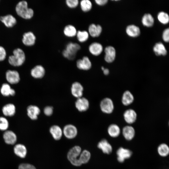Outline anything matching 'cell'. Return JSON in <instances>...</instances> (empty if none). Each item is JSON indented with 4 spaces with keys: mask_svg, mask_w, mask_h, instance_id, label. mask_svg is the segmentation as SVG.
I'll return each mask as SVG.
<instances>
[{
    "mask_svg": "<svg viewBox=\"0 0 169 169\" xmlns=\"http://www.w3.org/2000/svg\"><path fill=\"white\" fill-rule=\"evenodd\" d=\"M15 10L19 16L26 20L32 18L34 14L33 10L28 7V3L24 0L20 1L17 3Z\"/></svg>",
    "mask_w": 169,
    "mask_h": 169,
    "instance_id": "obj_1",
    "label": "cell"
},
{
    "mask_svg": "<svg viewBox=\"0 0 169 169\" xmlns=\"http://www.w3.org/2000/svg\"><path fill=\"white\" fill-rule=\"evenodd\" d=\"M25 59V54L24 51L20 48H17L13 50V54L9 57L8 62L12 66L18 67L23 64Z\"/></svg>",
    "mask_w": 169,
    "mask_h": 169,
    "instance_id": "obj_2",
    "label": "cell"
},
{
    "mask_svg": "<svg viewBox=\"0 0 169 169\" xmlns=\"http://www.w3.org/2000/svg\"><path fill=\"white\" fill-rule=\"evenodd\" d=\"M80 49L81 47L78 44L70 42L66 45L65 49L62 52V54L65 58L69 60H73Z\"/></svg>",
    "mask_w": 169,
    "mask_h": 169,
    "instance_id": "obj_3",
    "label": "cell"
},
{
    "mask_svg": "<svg viewBox=\"0 0 169 169\" xmlns=\"http://www.w3.org/2000/svg\"><path fill=\"white\" fill-rule=\"evenodd\" d=\"M81 151V147L79 146H75L69 150L67 154V158L73 165L79 166L82 165L79 160Z\"/></svg>",
    "mask_w": 169,
    "mask_h": 169,
    "instance_id": "obj_4",
    "label": "cell"
},
{
    "mask_svg": "<svg viewBox=\"0 0 169 169\" xmlns=\"http://www.w3.org/2000/svg\"><path fill=\"white\" fill-rule=\"evenodd\" d=\"M100 108L104 113L109 114L112 113L114 109V105L112 100L109 97L103 99L100 103Z\"/></svg>",
    "mask_w": 169,
    "mask_h": 169,
    "instance_id": "obj_5",
    "label": "cell"
},
{
    "mask_svg": "<svg viewBox=\"0 0 169 169\" xmlns=\"http://www.w3.org/2000/svg\"><path fill=\"white\" fill-rule=\"evenodd\" d=\"M116 154L118 161L120 163H123L125 160L131 157L132 152L129 149L121 147L117 150Z\"/></svg>",
    "mask_w": 169,
    "mask_h": 169,
    "instance_id": "obj_6",
    "label": "cell"
},
{
    "mask_svg": "<svg viewBox=\"0 0 169 169\" xmlns=\"http://www.w3.org/2000/svg\"><path fill=\"white\" fill-rule=\"evenodd\" d=\"M63 130V134L65 137L69 139L74 138L78 133V130L74 125L69 124L65 125Z\"/></svg>",
    "mask_w": 169,
    "mask_h": 169,
    "instance_id": "obj_7",
    "label": "cell"
},
{
    "mask_svg": "<svg viewBox=\"0 0 169 169\" xmlns=\"http://www.w3.org/2000/svg\"><path fill=\"white\" fill-rule=\"evenodd\" d=\"M76 65L80 70H88L91 68L92 64L90 58L87 56H84L77 60Z\"/></svg>",
    "mask_w": 169,
    "mask_h": 169,
    "instance_id": "obj_8",
    "label": "cell"
},
{
    "mask_svg": "<svg viewBox=\"0 0 169 169\" xmlns=\"http://www.w3.org/2000/svg\"><path fill=\"white\" fill-rule=\"evenodd\" d=\"M22 42L23 44L27 46H31L35 43L36 37L31 31L25 33L23 35Z\"/></svg>",
    "mask_w": 169,
    "mask_h": 169,
    "instance_id": "obj_9",
    "label": "cell"
},
{
    "mask_svg": "<svg viewBox=\"0 0 169 169\" xmlns=\"http://www.w3.org/2000/svg\"><path fill=\"white\" fill-rule=\"evenodd\" d=\"M123 116L125 122L129 125L134 123L137 120V113L132 109L126 110L124 112Z\"/></svg>",
    "mask_w": 169,
    "mask_h": 169,
    "instance_id": "obj_10",
    "label": "cell"
},
{
    "mask_svg": "<svg viewBox=\"0 0 169 169\" xmlns=\"http://www.w3.org/2000/svg\"><path fill=\"white\" fill-rule=\"evenodd\" d=\"M75 105L79 111L83 112L88 110L89 107L90 103L87 99L82 97L77 98L75 102Z\"/></svg>",
    "mask_w": 169,
    "mask_h": 169,
    "instance_id": "obj_11",
    "label": "cell"
},
{
    "mask_svg": "<svg viewBox=\"0 0 169 169\" xmlns=\"http://www.w3.org/2000/svg\"><path fill=\"white\" fill-rule=\"evenodd\" d=\"M6 78L7 81L12 84L18 83L20 80L19 74L15 70H7L6 73Z\"/></svg>",
    "mask_w": 169,
    "mask_h": 169,
    "instance_id": "obj_12",
    "label": "cell"
},
{
    "mask_svg": "<svg viewBox=\"0 0 169 169\" xmlns=\"http://www.w3.org/2000/svg\"><path fill=\"white\" fill-rule=\"evenodd\" d=\"M0 21L7 27L11 28L13 27L17 23V21L13 15L8 14L0 17Z\"/></svg>",
    "mask_w": 169,
    "mask_h": 169,
    "instance_id": "obj_13",
    "label": "cell"
},
{
    "mask_svg": "<svg viewBox=\"0 0 169 169\" xmlns=\"http://www.w3.org/2000/svg\"><path fill=\"white\" fill-rule=\"evenodd\" d=\"M104 52L105 61L108 63L113 62L116 56V51L115 48L112 46H108L105 49Z\"/></svg>",
    "mask_w": 169,
    "mask_h": 169,
    "instance_id": "obj_14",
    "label": "cell"
},
{
    "mask_svg": "<svg viewBox=\"0 0 169 169\" xmlns=\"http://www.w3.org/2000/svg\"><path fill=\"white\" fill-rule=\"evenodd\" d=\"M84 88L79 82H75L72 84L71 91L72 95L77 98L82 97L83 94Z\"/></svg>",
    "mask_w": 169,
    "mask_h": 169,
    "instance_id": "obj_15",
    "label": "cell"
},
{
    "mask_svg": "<svg viewBox=\"0 0 169 169\" xmlns=\"http://www.w3.org/2000/svg\"><path fill=\"white\" fill-rule=\"evenodd\" d=\"M122 133L126 140L130 141L134 138L136 132L134 128L131 125H129L123 127L122 130Z\"/></svg>",
    "mask_w": 169,
    "mask_h": 169,
    "instance_id": "obj_16",
    "label": "cell"
},
{
    "mask_svg": "<svg viewBox=\"0 0 169 169\" xmlns=\"http://www.w3.org/2000/svg\"><path fill=\"white\" fill-rule=\"evenodd\" d=\"M103 50L102 45L97 42H93L90 44L88 47L90 53L94 56H98L102 53Z\"/></svg>",
    "mask_w": 169,
    "mask_h": 169,
    "instance_id": "obj_17",
    "label": "cell"
},
{
    "mask_svg": "<svg viewBox=\"0 0 169 169\" xmlns=\"http://www.w3.org/2000/svg\"><path fill=\"white\" fill-rule=\"evenodd\" d=\"M97 146L104 153L107 154L111 153L113 150L111 145L105 139H103L100 141L98 143Z\"/></svg>",
    "mask_w": 169,
    "mask_h": 169,
    "instance_id": "obj_18",
    "label": "cell"
},
{
    "mask_svg": "<svg viewBox=\"0 0 169 169\" xmlns=\"http://www.w3.org/2000/svg\"><path fill=\"white\" fill-rule=\"evenodd\" d=\"M102 30V27L100 25L91 23L89 26L88 32L91 37L96 38L99 37L100 35Z\"/></svg>",
    "mask_w": 169,
    "mask_h": 169,
    "instance_id": "obj_19",
    "label": "cell"
},
{
    "mask_svg": "<svg viewBox=\"0 0 169 169\" xmlns=\"http://www.w3.org/2000/svg\"><path fill=\"white\" fill-rule=\"evenodd\" d=\"M3 137L5 142L8 144L14 145L17 140L16 134L10 130L6 131L3 134Z\"/></svg>",
    "mask_w": 169,
    "mask_h": 169,
    "instance_id": "obj_20",
    "label": "cell"
},
{
    "mask_svg": "<svg viewBox=\"0 0 169 169\" xmlns=\"http://www.w3.org/2000/svg\"><path fill=\"white\" fill-rule=\"evenodd\" d=\"M45 70L44 67L41 65H37L33 68L31 70V74L34 78L40 79L44 75Z\"/></svg>",
    "mask_w": 169,
    "mask_h": 169,
    "instance_id": "obj_21",
    "label": "cell"
},
{
    "mask_svg": "<svg viewBox=\"0 0 169 169\" xmlns=\"http://www.w3.org/2000/svg\"><path fill=\"white\" fill-rule=\"evenodd\" d=\"M49 132L54 139L56 141L60 140L63 135V130L59 125H54L49 129Z\"/></svg>",
    "mask_w": 169,
    "mask_h": 169,
    "instance_id": "obj_22",
    "label": "cell"
},
{
    "mask_svg": "<svg viewBox=\"0 0 169 169\" xmlns=\"http://www.w3.org/2000/svg\"><path fill=\"white\" fill-rule=\"evenodd\" d=\"M40 112L39 108L36 105H30L27 108V115L32 120L37 119Z\"/></svg>",
    "mask_w": 169,
    "mask_h": 169,
    "instance_id": "obj_23",
    "label": "cell"
},
{
    "mask_svg": "<svg viewBox=\"0 0 169 169\" xmlns=\"http://www.w3.org/2000/svg\"><path fill=\"white\" fill-rule=\"evenodd\" d=\"M134 97L132 93L129 90L125 91L123 93L121 97V102L125 106L130 105L133 103Z\"/></svg>",
    "mask_w": 169,
    "mask_h": 169,
    "instance_id": "obj_24",
    "label": "cell"
},
{
    "mask_svg": "<svg viewBox=\"0 0 169 169\" xmlns=\"http://www.w3.org/2000/svg\"><path fill=\"white\" fill-rule=\"evenodd\" d=\"M120 127L117 124H112L110 125L107 128V132L109 136L112 138H116L121 133Z\"/></svg>",
    "mask_w": 169,
    "mask_h": 169,
    "instance_id": "obj_25",
    "label": "cell"
},
{
    "mask_svg": "<svg viewBox=\"0 0 169 169\" xmlns=\"http://www.w3.org/2000/svg\"><path fill=\"white\" fill-rule=\"evenodd\" d=\"M15 154L21 158H25L27 154V149L26 146L21 144L16 145L13 148Z\"/></svg>",
    "mask_w": 169,
    "mask_h": 169,
    "instance_id": "obj_26",
    "label": "cell"
},
{
    "mask_svg": "<svg viewBox=\"0 0 169 169\" xmlns=\"http://www.w3.org/2000/svg\"><path fill=\"white\" fill-rule=\"evenodd\" d=\"M126 32L130 37H136L140 34V30L139 27L135 25H130L126 28Z\"/></svg>",
    "mask_w": 169,
    "mask_h": 169,
    "instance_id": "obj_27",
    "label": "cell"
},
{
    "mask_svg": "<svg viewBox=\"0 0 169 169\" xmlns=\"http://www.w3.org/2000/svg\"><path fill=\"white\" fill-rule=\"evenodd\" d=\"M63 33L68 38H73L76 36L77 31L75 27L71 24H68L64 28Z\"/></svg>",
    "mask_w": 169,
    "mask_h": 169,
    "instance_id": "obj_28",
    "label": "cell"
},
{
    "mask_svg": "<svg viewBox=\"0 0 169 169\" xmlns=\"http://www.w3.org/2000/svg\"><path fill=\"white\" fill-rule=\"evenodd\" d=\"M2 111L5 116H12L14 115L15 113L16 107L13 104H8L3 106Z\"/></svg>",
    "mask_w": 169,
    "mask_h": 169,
    "instance_id": "obj_29",
    "label": "cell"
},
{
    "mask_svg": "<svg viewBox=\"0 0 169 169\" xmlns=\"http://www.w3.org/2000/svg\"><path fill=\"white\" fill-rule=\"evenodd\" d=\"M153 51L156 55L164 56L166 54L167 50L164 45L161 42L156 43L153 48Z\"/></svg>",
    "mask_w": 169,
    "mask_h": 169,
    "instance_id": "obj_30",
    "label": "cell"
},
{
    "mask_svg": "<svg viewBox=\"0 0 169 169\" xmlns=\"http://www.w3.org/2000/svg\"><path fill=\"white\" fill-rule=\"evenodd\" d=\"M1 94L4 96H13L15 95V90L12 88L10 85L7 83L3 84L0 89Z\"/></svg>",
    "mask_w": 169,
    "mask_h": 169,
    "instance_id": "obj_31",
    "label": "cell"
},
{
    "mask_svg": "<svg viewBox=\"0 0 169 169\" xmlns=\"http://www.w3.org/2000/svg\"><path fill=\"white\" fill-rule=\"evenodd\" d=\"M154 19L151 14L149 13L145 14L143 16L141 22L145 26L150 27L152 26L154 23Z\"/></svg>",
    "mask_w": 169,
    "mask_h": 169,
    "instance_id": "obj_32",
    "label": "cell"
},
{
    "mask_svg": "<svg viewBox=\"0 0 169 169\" xmlns=\"http://www.w3.org/2000/svg\"><path fill=\"white\" fill-rule=\"evenodd\" d=\"M157 151L160 156L162 157H166L169 154V147L165 143H161L158 146Z\"/></svg>",
    "mask_w": 169,
    "mask_h": 169,
    "instance_id": "obj_33",
    "label": "cell"
},
{
    "mask_svg": "<svg viewBox=\"0 0 169 169\" xmlns=\"http://www.w3.org/2000/svg\"><path fill=\"white\" fill-rule=\"evenodd\" d=\"M90 152L87 150H84L82 151L79 157V161L82 165L87 163L91 158Z\"/></svg>",
    "mask_w": 169,
    "mask_h": 169,
    "instance_id": "obj_34",
    "label": "cell"
},
{
    "mask_svg": "<svg viewBox=\"0 0 169 169\" xmlns=\"http://www.w3.org/2000/svg\"><path fill=\"white\" fill-rule=\"evenodd\" d=\"M81 10L84 12L87 13L91 10L92 8V3L89 0H82L79 2Z\"/></svg>",
    "mask_w": 169,
    "mask_h": 169,
    "instance_id": "obj_35",
    "label": "cell"
},
{
    "mask_svg": "<svg viewBox=\"0 0 169 169\" xmlns=\"http://www.w3.org/2000/svg\"><path fill=\"white\" fill-rule=\"evenodd\" d=\"M89 36L88 31L86 30L77 31L76 35L78 41L81 43H84L88 40Z\"/></svg>",
    "mask_w": 169,
    "mask_h": 169,
    "instance_id": "obj_36",
    "label": "cell"
},
{
    "mask_svg": "<svg viewBox=\"0 0 169 169\" xmlns=\"http://www.w3.org/2000/svg\"><path fill=\"white\" fill-rule=\"evenodd\" d=\"M157 18L161 23L166 24L169 21V17L167 13L164 12H159L157 15Z\"/></svg>",
    "mask_w": 169,
    "mask_h": 169,
    "instance_id": "obj_37",
    "label": "cell"
},
{
    "mask_svg": "<svg viewBox=\"0 0 169 169\" xmlns=\"http://www.w3.org/2000/svg\"><path fill=\"white\" fill-rule=\"evenodd\" d=\"M9 127L8 120L4 117H0V130L6 131Z\"/></svg>",
    "mask_w": 169,
    "mask_h": 169,
    "instance_id": "obj_38",
    "label": "cell"
},
{
    "mask_svg": "<svg viewBox=\"0 0 169 169\" xmlns=\"http://www.w3.org/2000/svg\"><path fill=\"white\" fill-rule=\"evenodd\" d=\"M65 3L68 8L71 9L77 8L79 4L78 0H66Z\"/></svg>",
    "mask_w": 169,
    "mask_h": 169,
    "instance_id": "obj_39",
    "label": "cell"
},
{
    "mask_svg": "<svg viewBox=\"0 0 169 169\" xmlns=\"http://www.w3.org/2000/svg\"><path fill=\"white\" fill-rule=\"evenodd\" d=\"M18 169H36L33 165L27 163H22L20 164Z\"/></svg>",
    "mask_w": 169,
    "mask_h": 169,
    "instance_id": "obj_40",
    "label": "cell"
},
{
    "mask_svg": "<svg viewBox=\"0 0 169 169\" xmlns=\"http://www.w3.org/2000/svg\"><path fill=\"white\" fill-rule=\"evenodd\" d=\"M7 56L6 51L3 46H0V61H4Z\"/></svg>",
    "mask_w": 169,
    "mask_h": 169,
    "instance_id": "obj_41",
    "label": "cell"
},
{
    "mask_svg": "<svg viewBox=\"0 0 169 169\" xmlns=\"http://www.w3.org/2000/svg\"><path fill=\"white\" fill-rule=\"evenodd\" d=\"M44 112L46 116H51L53 112V108L51 106H47L44 108Z\"/></svg>",
    "mask_w": 169,
    "mask_h": 169,
    "instance_id": "obj_42",
    "label": "cell"
},
{
    "mask_svg": "<svg viewBox=\"0 0 169 169\" xmlns=\"http://www.w3.org/2000/svg\"><path fill=\"white\" fill-rule=\"evenodd\" d=\"M162 38L164 41L168 42L169 41V29L167 28L165 29L162 33Z\"/></svg>",
    "mask_w": 169,
    "mask_h": 169,
    "instance_id": "obj_43",
    "label": "cell"
},
{
    "mask_svg": "<svg viewBox=\"0 0 169 169\" xmlns=\"http://www.w3.org/2000/svg\"><path fill=\"white\" fill-rule=\"evenodd\" d=\"M95 2L98 5L102 6L105 5L108 2L107 0H95Z\"/></svg>",
    "mask_w": 169,
    "mask_h": 169,
    "instance_id": "obj_44",
    "label": "cell"
},
{
    "mask_svg": "<svg viewBox=\"0 0 169 169\" xmlns=\"http://www.w3.org/2000/svg\"><path fill=\"white\" fill-rule=\"evenodd\" d=\"M102 70L103 71V74L105 75H108L109 73V70L107 68H105L104 67H102L101 68Z\"/></svg>",
    "mask_w": 169,
    "mask_h": 169,
    "instance_id": "obj_45",
    "label": "cell"
}]
</instances>
